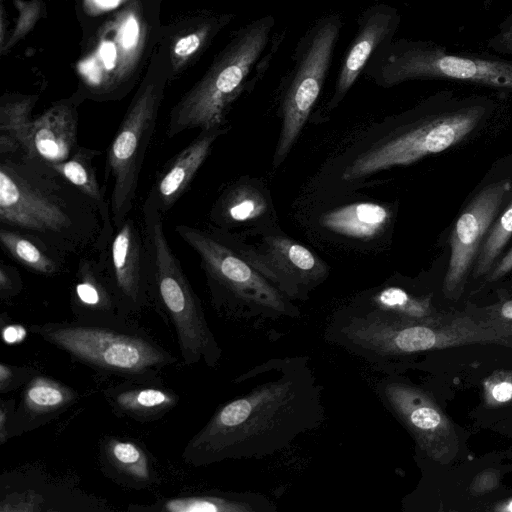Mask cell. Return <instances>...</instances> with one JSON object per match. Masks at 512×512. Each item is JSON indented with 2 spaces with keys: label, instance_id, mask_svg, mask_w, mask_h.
I'll return each instance as SVG.
<instances>
[{
  "label": "cell",
  "instance_id": "1",
  "mask_svg": "<svg viewBox=\"0 0 512 512\" xmlns=\"http://www.w3.org/2000/svg\"><path fill=\"white\" fill-rule=\"evenodd\" d=\"M233 382L245 390L220 405L188 441L182 452L186 464L264 458L325 420L323 388L307 356L266 360Z\"/></svg>",
  "mask_w": 512,
  "mask_h": 512
},
{
  "label": "cell",
  "instance_id": "2",
  "mask_svg": "<svg viewBox=\"0 0 512 512\" xmlns=\"http://www.w3.org/2000/svg\"><path fill=\"white\" fill-rule=\"evenodd\" d=\"M0 226L28 234L64 259L104 251L97 205L51 165L0 155Z\"/></svg>",
  "mask_w": 512,
  "mask_h": 512
},
{
  "label": "cell",
  "instance_id": "3",
  "mask_svg": "<svg viewBox=\"0 0 512 512\" xmlns=\"http://www.w3.org/2000/svg\"><path fill=\"white\" fill-rule=\"evenodd\" d=\"M341 345L382 374H399L409 357L471 344L512 348V330L469 316L441 314L429 322H407L372 311L349 314L341 327Z\"/></svg>",
  "mask_w": 512,
  "mask_h": 512
},
{
  "label": "cell",
  "instance_id": "4",
  "mask_svg": "<svg viewBox=\"0 0 512 512\" xmlns=\"http://www.w3.org/2000/svg\"><path fill=\"white\" fill-rule=\"evenodd\" d=\"M275 18L264 15L234 31L204 76L175 104L166 136L189 129L222 128L233 102L268 71L285 38L274 33Z\"/></svg>",
  "mask_w": 512,
  "mask_h": 512
},
{
  "label": "cell",
  "instance_id": "5",
  "mask_svg": "<svg viewBox=\"0 0 512 512\" xmlns=\"http://www.w3.org/2000/svg\"><path fill=\"white\" fill-rule=\"evenodd\" d=\"M141 214L150 306L166 324L173 326L184 364L203 362L215 368L222 349L208 325L199 297L166 238L163 214L147 198Z\"/></svg>",
  "mask_w": 512,
  "mask_h": 512
},
{
  "label": "cell",
  "instance_id": "6",
  "mask_svg": "<svg viewBox=\"0 0 512 512\" xmlns=\"http://www.w3.org/2000/svg\"><path fill=\"white\" fill-rule=\"evenodd\" d=\"M129 319L32 324L31 333L97 372L144 380L160 378L177 358Z\"/></svg>",
  "mask_w": 512,
  "mask_h": 512
},
{
  "label": "cell",
  "instance_id": "7",
  "mask_svg": "<svg viewBox=\"0 0 512 512\" xmlns=\"http://www.w3.org/2000/svg\"><path fill=\"white\" fill-rule=\"evenodd\" d=\"M175 232L198 255L214 309L231 319L297 318L293 304L238 251L220 228L179 224Z\"/></svg>",
  "mask_w": 512,
  "mask_h": 512
},
{
  "label": "cell",
  "instance_id": "8",
  "mask_svg": "<svg viewBox=\"0 0 512 512\" xmlns=\"http://www.w3.org/2000/svg\"><path fill=\"white\" fill-rule=\"evenodd\" d=\"M363 73L384 88L439 79L512 90L511 61L453 54L433 42L407 38L381 45Z\"/></svg>",
  "mask_w": 512,
  "mask_h": 512
},
{
  "label": "cell",
  "instance_id": "9",
  "mask_svg": "<svg viewBox=\"0 0 512 512\" xmlns=\"http://www.w3.org/2000/svg\"><path fill=\"white\" fill-rule=\"evenodd\" d=\"M343 25V16L339 12L322 15L294 47L292 65L282 81V128L274 166H278L291 150L321 93Z\"/></svg>",
  "mask_w": 512,
  "mask_h": 512
},
{
  "label": "cell",
  "instance_id": "10",
  "mask_svg": "<svg viewBox=\"0 0 512 512\" xmlns=\"http://www.w3.org/2000/svg\"><path fill=\"white\" fill-rule=\"evenodd\" d=\"M165 79L147 77L132 99L113 137L105 161V180L112 181L109 198L114 229L130 215L145 154L153 136Z\"/></svg>",
  "mask_w": 512,
  "mask_h": 512
},
{
  "label": "cell",
  "instance_id": "11",
  "mask_svg": "<svg viewBox=\"0 0 512 512\" xmlns=\"http://www.w3.org/2000/svg\"><path fill=\"white\" fill-rule=\"evenodd\" d=\"M485 113L480 104L442 113L409 131L377 143L356 157L343 171L342 179L358 180L394 166L409 165L442 152L463 140Z\"/></svg>",
  "mask_w": 512,
  "mask_h": 512
},
{
  "label": "cell",
  "instance_id": "12",
  "mask_svg": "<svg viewBox=\"0 0 512 512\" xmlns=\"http://www.w3.org/2000/svg\"><path fill=\"white\" fill-rule=\"evenodd\" d=\"M375 391L385 408L407 429L421 457L445 465L459 452V437L442 408L424 389L399 374H383Z\"/></svg>",
  "mask_w": 512,
  "mask_h": 512
},
{
  "label": "cell",
  "instance_id": "13",
  "mask_svg": "<svg viewBox=\"0 0 512 512\" xmlns=\"http://www.w3.org/2000/svg\"><path fill=\"white\" fill-rule=\"evenodd\" d=\"M108 503L34 468L0 476V512H98Z\"/></svg>",
  "mask_w": 512,
  "mask_h": 512
},
{
  "label": "cell",
  "instance_id": "14",
  "mask_svg": "<svg viewBox=\"0 0 512 512\" xmlns=\"http://www.w3.org/2000/svg\"><path fill=\"white\" fill-rule=\"evenodd\" d=\"M240 254L290 300H306L324 281L327 265L308 248L284 236H268L258 247L242 248Z\"/></svg>",
  "mask_w": 512,
  "mask_h": 512
},
{
  "label": "cell",
  "instance_id": "15",
  "mask_svg": "<svg viewBox=\"0 0 512 512\" xmlns=\"http://www.w3.org/2000/svg\"><path fill=\"white\" fill-rule=\"evenodd\" d=\"M511 188L508 180L487 185L458 217L450 235V258L443 283L446 297L460 295L483 238Z\"/></svg>",
  "mask_w": 512,
  "mask_h": 512
},
{
  "label": "cell",
  "instance_id": "16",
  "mask_svg": "<svg viewBox=\"0 0 512 512\" xmlns=\"http://www.w3.org/2000/svg\"><path fill=\"white\" fill-rule=\"evenodd\" d=\"M106 258L124 315L129 318L150 306L142 227L130 215L115 229Z\"/></svg>",
  "mask_w": 512,
  "mask_h": 512
},
{
  "label": "cell",
  "instance_id": "17",
  "mask_svg": "<svg viewBox=\"0 0 512 512\" xmlns=\"http://www.w3.org/2000/svg\"><path fill=\"white\" fill-rule=\"evenodd\" d=\"M400 20L397 8L384 3L371 5L360 13L357 31L340 64L326 111H332L341 103L364 72L373 53L394 39Z\"/></svg>",
  "mask_w": 512,
  "mask_h": 512
},
{
  "label": "cell",
  "instance_id": "18",
  "mask_svg": "<svg viewBox=\"0 0 512 512\" xmlns=\"http://www.w3.org/2000/svg\"><path fill=\"white\" fill-rule=\"evenodd\" d=\"M106 249L83 255L78 261L70 290L71 310L76 319H129L122 311L109 273Z\"/></svg>",
  "mask_w": 512,
  "mask_h": 512
},
{
  "label": "cell",
  "instance_id": "19",
  "mask_svg": "<svg viewBox=\"0 0 512 512\" xmlns=\"http://www.w3.org/2000/svg\"><path fill=\"white\" fill-rule=\"evenodd\" d=\"M78 398L74 388L38 371L22 387L10 427V439L56 419Z\"/></svg>",
  "mask_w": 512,
  "mask_h": 512
},
{
  "label": "cell",
  "instance_id": "20",
  "mask_svg": "<svg viewBox=\"0 0 512 512\" xmlns=\"http://www.w3.org/2000/svg\"><path fill=\"white\" fill-rule=\"evenodd\" d=\"M77 103L57 102L33 119L25 157L55 165L68 160L80 146Z\"/></svg>",
  "mask_w": 512,
  "mask_h": 512
},
{
  "label": "cell",
  "instance_id": "21",
  "mask_svg": "<svg viewBox=\"0 0 512 512\" xmlns=\"http://www.w3.org/2000/svg\"><path fill=\"white\" fill-rule=\"evenodd\" d=\"M225 131L223 127L200 130L196 138L157 172L155 182L146 198L163 215L187 191L198 170L210 155L214 142Z\"/></svg>",
  "mask_w": 512,
  "mask_h": 512
},
{
  "label": "cell",
  "instance_id": "22",
  "mask_svg": "<svg viewBox=\"0 0 512 512\" xmlns=\"http://www.w3.org/2000/svg\"><path fill=\"white\" fill-rule=\"evenodd\" d=\"M98 459L102 473L120 486L142 490L159 481L154 458L137 440L104 436Z\"/></svg>",
  "mask_w": 512,
  "mask_h": 512
},
{
  "label": "cell",
  "instance_id": "23",
  "mask_svg": "<svg viewBox=\"0 0 512 512\" xmlns=\"http://www.w3.org/2000/svg\"><path fill=\"white\" fill-rule=\"evenodd\" d=\"M106 402L119 416L141 423L159 420L179 403V395L161 378L125 380L103 391Z\"/></svg>",
  "mask_w": 512,
  "mask_h": 512
},
{
  "label": "cell",
  "instance_id": "24",
  "mask_svg": "<svg viewBox=\"0 0 512 512\" xmlns=\"http://www.w3.org/2000/svg\"><path fill=\"white\" fill-rule=\"evenodd\" d=\"M132 512H276L267 496L256 492L209 490L162 498L150 504H130Z\"/></svg>",
  "mask_w": 512,
  "mask_h": 512
},
{
  "label": "cell",
  "instance_id": "25",
  "mask_svg": "<svg viewBox=\"0 0 512 512\" xmlns=\"http://www.w3.org/2000/svg\"><path fill=\"white\" fill-rule=\"evenodd\" d=\"M350 305L407 322H429L441 315L433 306L432 294L415 295L396 285L375 289Z\"/></svg>",
  "mask_w": 512,
  "mask_h": 512
},
{
  "label": "cell",
  "instance_id": "26",
  "mask_svg": "<svg viewBox=\"0 0 512 512\" xmlns=\"http://www.w3.org/2000/svg\"><path fill=\"white\" fill-rule=\"evenodd\" d=\"M101 154L100 150L79 146L68 160L51 166L97 205L103 219L105 233L111 239L115 229L110 202L106 198L104 188L99 184L93 166V159Z\"/></svg>",
  "mask_w": 512,
  "mask_h": 512
},
{
  "label": "cell",
  "instance_id": "27",
  "mask_svg": "<svg viewBox=\"0 0 512 512\" xmlns=\"http://www.w3.org/2000/svg\"><path fill=\"white\" fill-rule=\"evenodd\" d=\"M389 218L390 212L385 206L372 202H359L326 213L322 217V224L341 235L370 239L380 234Z\"/></svg>",
  "mask_w": 512,
  "mask_h": 512
},
{
  "label": "cell",
  "instance_id": "28",
  "mask_svg": "<svg viewBox=\"0 0 512 512\" xmlns=\"http://www.w3.org/2000/svg\"><path fill=\"white\" fill-rule=\"evenodd\" d=\"M0 244L14 261L42 276L58 274L66 261L36 238L3 226H0Z\"/></svg>",
  "mask_w": 512,
  "mask_h": 512
},
{
  "label": "cell",
  "instance_id": "29",
  "mask_svg": "<svg viewBox=\"0 0 512 512\" xmlns=\"http://www.w3.org/2000/svg\"><path fill=\"white\" fill-rule=\"evenodd\" d=\"M38 97L9 95L0 104V155L24 154Z\"/></svg>",
  "mask_w": 512,
  "mask_h": 512
},
{
  "label": "cell",
  "instance_id": "30",
  "mask_svg": "<svg viewBox=\"0 0 512 512\" xmlns=\"http://www.w3.org/2000/svg\"><path fill=\"white\" fill-rule=\"evenodd\" d=\"M267 210L263 195L246 184L226 189L214 204L210 217L218 226H228L255 220Z\"/></svg>",
  "mask_w": 512,
  "mask_h": 512
},
{
  "label": "cell",
  "instance_id": "31",
  "mask_svg": "<svg viewBox=\"0 0 512 512\" xmlns=\"http://www.w3.org/2000/svg\"><path fill=\"white\" fill-rule=\"evenodd\" d=\"M512 237V203L496 220L482 244L475 265V276L490 272L501 251Z\"/></svg>",
  "mask_w": 512,
  "mask_h": 512
},
{
  "label": "cell",
  "instance_id": "32",
  "mask_svg": "<svg viewBox=\"0 0 512 512\" xmlns=\"http://www.w3.org/2000/svg\"><path fill=\"white\" fill-rule=\"evenodd\" d=\"M488 407H499L512 400V371H496L483 384Z\"/></svg>",
  "mask_w": 512,
  "mask_h": 512
},
{
  "label": "cell",
  "instance_id": "33",
  "mask_svg": "<svg viewBox=\"0 0 512 512\" xmlns=\"http://www.w3.org/2000/svg\"><path fill=\"white\" fill-rule=\"evenodd\" d=\"M38 370L33 367L0 363V393L5 394L23 387Z\"/></svg>",
  "mask_w": 512,
  "mask_h": 512
},
{
  "label": "cell",
  "instance_id": "34",
  "mask_svg": "<svg viewBox=\"0 0 512 512\" xmlns=\"http://www.w3.org/2000/svg\"><path fill=\"white\" fill-rule=\"evenodd\" d=\"M17 4L20 10V16L17 26L9 38V44L7 47H11L32 28L40 13V6L38 2L34 1L25 3L17 1Z\"/></svg>",
  "mask_w": 512,
  "mask_h": 512
},
{
  "label": "cell",
  "instance_id": "35",
  "mask_svg": "<svg viewBox=\"0 0 512 512\" xmlns=\"http://www.w3.org/2000/svg\"><path fill=\"white\" fill-rule=\"evenodd\" d=\"M23 280L18 270L3 262L0 263V298L8 301L23 290Z\"/></svg>",
  "mask_w": 512,
  "mask_h": 512
},
{
  "label": "cell",
  "instance_id": "36",
  "mask_svg": "<svg viewBox=\"0 0 512 512\" xmlns=\"http://www.w3.org/2000/svg\"><path fill=\"white\" fill-rule=\"evenodd\" d=\"M482 320L512 330V299L488 307Z\"/></svg>",
  "mask_w": 512,
  "mask_h": 512
},
{
  "label": "cell",
  "instance_id": "37",
  "mask_svg": "<svg viewBox=\"0 0 512 512\" xmlns=\"http://www.w3.org/2000/svg\"><path fill=\"white\" fill-rule=\"evenodd\" d=\"M499 482V471L486 469L474 477L469 486V490L473 495H483L495 490L498 487Z\"/></svg>",
  "mask_w": 512,
  "mask_h": 512
},
{
  "label": "cell",
  "instance_id": "38",
  "mask_svg": "<svg viewBox=\"0 0 512 512\" xmlns=\"http://www.w3.org/2000/svg\"><path fill=\"white\" fill-rule=\"evenodd\" d=\"M16 408L14 399H1L0 401V445L10 440V427Z\"/></svg>",
  "mask_w": 512,
  "mask_h": 512
},
{
  "label": "cell",
  "instance_id": "39",
  "mask_svg": "<svg viewBox=\"0 0 512 512\" xmlns=\"http://www.w3.org/2000/svg\"><path fill=\"white\" fill-rule=\"evenodd\" d=\"M488 45L497 52L512 54V23L493 36Z\"/></svg>",
  "mask_w": 512,
  "mask_h": 512
},
{
  "label": "cell",
  "instance_id": "40",
  "mask_svg": "<svg viewBox=\"0 0 512 512\" xmlns=\"http://www.w3.org/2000/svg\"><path fill=\"white\" fill-rule=\"evenodd\" d=\"M512 271V247L506 255L493 267L489 275V281H495Z\"/></svg>",
  "mask_w": 512,
  "mask_h": 512
},
{
  "label": "cell",
  "instance_id": "41",
  "mask_svg": "<svg viewBox=\"0 0 512 512\" xmlns=\"http://www.w3.org/2000/svg\"><path fill=\"white\" fill-rule=\"evenodd\" d=\"M493 510L499 512H512V497L497 503Z\"/></svg>",
  "mask_w": 512,
  "mask_h": 512
},
{
  "label": "cell",
  "instance_id": "42",
  "mask_svg": "<svg viewBox=\"0 0 512 512\" xmlns=\"http://www.w3.org/2000/svg\"><path fill=\"white\" fill-rule=\"evenodd\" d=\"M483 1H484L485 3H487V4H489V3H491V2H492V1H494V0H483Z\"/></svg>",
  "mask_w": 512,
  "mask_h": 512
}]
</instances>
